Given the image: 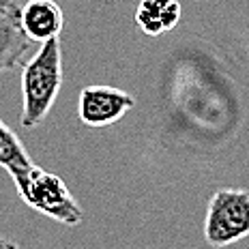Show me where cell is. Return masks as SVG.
<instances>
[{"instance_id": "cell-1", "label": "cell", "mask_w": 249, "mask_h": 249, "mask_svg": "<svg viewBox=\"0 0 249 249\" xmlns=\"http://www.w3.org/2000/svg\"><path fill=\"white\" fill-rule=\"evenodd\" d=\"M62 86V50L60 41L48 39L22 71V114L19 124L33 129L48 118Z\"/></svg>"}, {"instance_id": "cell-2", "label": "cell", "mask_w": 249, "mask_h": 249, "mask_svg": "<svg viewBox=\"0 0 249 249\" xmlns=\"http://www.w3.org/2000/svg\"><path fill=\"white\" fill-rule=\"evenodd\" d=\"M15 187H18L19 198L24 204L35 209L41 215L58 221L62 226H80L84 219V211L77 204V200L71 196L69 187L60 176L39 168L28 165L24 170L11 174Z\"/></svg>"}, {"instance_id": "cell-3", "label": "cell", "mask_w": 249, "mask_h": 249, "mask_svg": "<svg viewBox=\"0 0 249 249\" xmlns=\"http://www.w3.org/2000/svg\"><path fill=\"white\" fill-rule=\"evenodd\" d=\"M249 236V191L219 189L211 196L204 238L211 247H228Z\"/></svg>"}, {"instance_id": "cell-4", "label": "cell", "mask_w": 249, "mask_h": 249, "mask_svg": "<svg viewBox=\"0 0 249 249\" xmlns=\"http://www.w3.org/2000/svg\"><path fill=\"white\" fill-rule=\"evenodd\" d=\"M136 106V97L114 86H86L77 99V116L92 129L118 123Z\"/></svg>"}, {"instance_id": "cell-5", "label": "cell", "mask_w": 249, "mask_h": 249, "mask_svg": "<svg viewBox=\"0 0 249 249\" xmlns=\"http://www.w3.org/2000/svg\"><path fill=\"white\" fill-rule=\"evenodd\" d=\"M18 18L24 35L35 43L56 39L65 28V15L54 0H28L18 7Z\"/></svg>"}, {"instance_id": "cell-6", "label": "cell", "mask_w": 249, "mask_h": 249, "mask_svg": "<svg viewBox=\"0 0 249 249\" xmlns=\"http://www.w3.org/2000/svg\"><path fill=\"white\" fill-rule=\"evenodd\" d=\"M30 41L24 35L18 18V7L0 11V73L13 71L22 65L26 52L30 50Z\"/></svg>"}, {"instance_id": "cell-7", "label": "cell", "mask_w": 249, "mask_h": 249, "mask_svg": "<svg viewBox=\"0 0 249 249\" xmlns=\"http://www.w3.org/2000/svg\"><path fill=\"white\" fill-rule=\"evenodd\" d=\"M180 19L178 0H140L136 9V24L148 37H159L176 28Z\"/></svg>"}, {"instance_id": "cell-8", "label": "cell", "mask_w": 249, "mask_h": 249, "mask_svg": "<svg viewBox=\"0 0 249 249\" xmlns=\"http://www.w3.org/2000/svg\"><path fill=\"white\" fill-rule=\"evenodd\" d=\"M33 163L35 161L30 159L28 150L22 144V140L18 138V133L0 118V168H4L9 174H13Z\"/></svg>"}, {"instance_id": "cell-9", "label": "cell", "mask_w": 249, "mask_h": 249, "mask_svg": "<svg viewBox=\"0 0 249 249\" xmlns=\"http://www.w3.org/2000/svg\"><path fill=\"white\" fill-rule=\"evenodd\" d=\"M9 247L15 249V247H18V243H13V241H9V238H2V236H0V249H9Z\"/></svg>"}, {"instance_id": "cell-10", "label": "cell", "mask_w": 249, "mask_h": 249, "mask_svg": "<svg viewBox=\"0 0 249 249\" xmlns=\"http://www.w3.org/2000/svg\"><path fill=\"white\" fill-rule=\"evenodd\" d=\"M11 7H18L15 0H0V11H2V9H11Z\"/></svg>"}]
</instances>
